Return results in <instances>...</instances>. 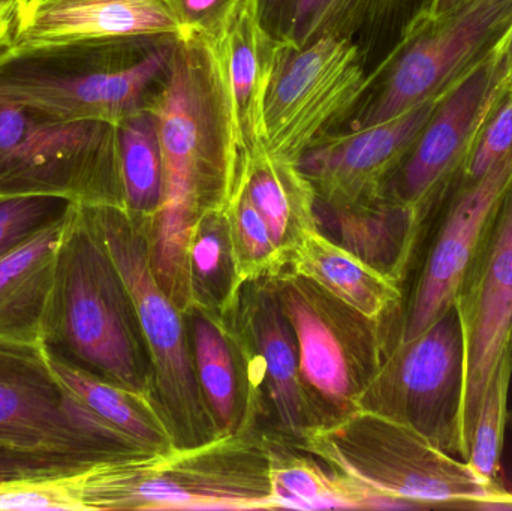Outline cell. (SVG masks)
Here are the masks:
<instances>
[{
    "mask_svg": "<svg viewBox=\"0 0 512 511\" xmlns=\"http://www.w3.org/2000/svg\"><path fill=\"white\" fill-rule=\"evenodd\" d=\"M512 185V150L474 182L451 192L408 308L399 341H409L432 326L456 302L460 285Z\"/></svg>",
    "mask_w": 512,
    "mask_h": 511,
    "instance_id": "2e32d148",
    "label": "cell"
},
{
    "mask_svg": "<svg viewBox=\"0 0 512 511\" xmlns=\"http://www.w3.org/2000/svg\"><path fill=\"white\" fill-rule=\"evenodd\" d=\"M72 201L50 195L2 198L0 200V257L33 234L62 219Z\"/></svg>",
    "mask_w": 512,
    "mask_h": 511,
    "instance_id": "1f68e13d",
    "label": "cell"
},
{
    "mask_svg": "<svg viewBox=\"0 0 512 511\" xmlns=\"http://www.w3.org/2000/svg\"><path fill=\"white\" fill-rule=\"evenodd\" d=\"M83 510H274L264 429L75 476Z\"/></svg>",
    "mask_w": 512,
    "mask_h": 511,
    "instance_id": "277c9868",
    "label": "cell"
},
{
    "mask_svg": "<svg viewBox=\"0 0 512 511\" xmlns=\"http://www.w3.org/2000/svg\"><path fill=\"white\" fill-rule=\"evenodd\" d=\"M119 269L140 321L153 371L155 399L177 449L218 440L195 372L185 312L165 294L149 258V225L116 206H86Z\"/></svg>",
    "mask_w": 512,
    "mask_h": 511,
    "instance_id": "5b68a950",
    "label": "cell"
},
{
    "mask_svg": "<svg viewBox=\"0 0 512 511\" xmlns=\"http://www.w3.org/2000/svg\"><path fill=\"white\" fill-rule=\"evenodd\" d=\"M430 0H331L315 36L352 38L358 45L387 44L388 56L408 36ZM387 56V57H388Z\"/></svg>",
    "mask_w": 512,
    "mask_h": 511,
    "instance_id": "f1b7e54d",
    "label": "cell"
},
{
    "mask_svg": "<svg viewBox=\"0 0 512 511\" xmlns=\"http://www.w3.org/2000/svg\"><path fill=\"white\" fill-rule=\"evenodd\" d=\"M27 195L123 209L114 125L63 122L0 99V200Z\"/></svg>",
    "mask_w": 512,
    "mask_h": 511,
    "instance_id": "ba28073f",
    "label": "cell"
},
{
    "mask_svg": "<svg viewBox=\"0 0 512 511\" xmlns=\"http://www.w3.org/2000/svg\"><path fill=\"white\" fill-rule=\"evenodd\" d=\"M294 5L295 0H259L262 23L279 41H285Z\"/></svg>",
    "mask_w": 512,
    "mask_h": 511,
    "instance_id": "74e56055",
    "label": "cell"
},
{
    "mask_svg": "<svg viewBox=\"0 0 512 511\" xmlns=\"http://www.w3.org/2000/svg\"><path fill=\"white\" fill-rule=\"evenodd\" d=\"M330 2L331 0H295L291 23L283 42L295 50L309 44Z\"/></svg>",
    "mask_w": 512,
    "mask_h": 511,
    "instance_id": "d590c367",
    "label": "cell"
},
{
    "mask_svg": "<svg viewBox=\"0 0 512 511\" xmlns=\"http://www.w3.org/2000/svg\"><path fill=\"white\" fill-rule=\"evenodd\" d=\"M511 350H512V339H511Z\"/></svg>",
    "mask_w": 512,
    "mask_h": 511,
    "instance_id": "f6af8a7d",
    "label": "cell"
},
{
    "mask_svg": "<svg viewBox=\"0 0 512 511\" xmlns=\"http://www.w3.org/2000/svg\"><path fill=\"white\" fill-rule=\"evenodd\" d=\"M280 305L298 345L301 383L315 428L357 411L393 345L388 323L355 311L291 269L273 278Z\"/></svg>",
    "mask_w": 512,
    "mask_h": 511,
    "instance_id": "52a82bcc",
    "label": "cell"
},
{
    "mask_svg": "<svg viewBox=\"0 0 512 511\" xmlns=\"http://www.w3.org/2000/svg\"><path fill=\"white\" fill-rule=\"evenodd\" d=\"M246 192L288 269L301 242L318 231L315 188L297 162L277 158L264 149L249 168Z\"/></svg>",
    "mask_w": 512,
    "mask_h": 511,
    "instance_id": "d4e9b609",
    "label": "cell"
},
{
    "mask_svg": "<svg viewBox=\"0 0 512 511\" xmlns=\"http://www.w3.org/2000/svg\"><path fill=\"white\" fill-rule=\"evenodd\" d=\"M195 372L219 435L259 428V410L248 359L225 318L194 306L186 312Z\"/></svg>",
    "mask_w": 512,
    "mask_h": 511,
    "instance_id": "44dd1931",
    "label": "cell"
},
{
    "mask_svg": "<svg viewBox=\"0 0 512 511\" xmlns=\"http://www.w3.org/2000/svg\"><path fill=\"white\" fill-rule=\"evenodd\" d=\"M499 54L501 50L439 98L408 156L388 180L385 191L417 209L424 219L453 192L481 128L507 95Z\"/></svg>",
    "mask_w": 512,
    "mask_h": 511,
    "instance_id": "5bb4252c",
    "label": "cell"
},
{
    "mask_svg": "<svg viewBox=\"0 0 512 511\" xmlns=\"http://www.w3.org/2000/svg\"><path fill=\"white\" fill-rule=\"evenodd\" d=\"M44 344L105 380L155 399L131 294L81 204L69 213Z\"/></svg>",
    "mask_w": 512,
    "mask_h": 511,
    "instance_id": "7a4b0ae2",
    "label": "cell"
},
{
    "mask_svg": "<svg viewBox=\"0 0 512 511\" xmlns=\"http://www.w3.org/2000/svg\"><path fill=\"white\" fill-rule=\"evenodd\" d=\"M499 66L502 72V89L505 93L512 92V32L505 41L499 54Z\"/></svg>",
    "mask_w": 512,
    "mask_h": 511,
    "instance_id": "ab89813d",
    "label": "cell"
},
{
    "mask_svg": "<svg viewBox=\"0 0 512 511\" xmlns=\"http://www.w3.org/2000/svg\"><path fill=\"white\" fill-rule=\"evenodd\" d=\"M47 348L48 363L60 383L92 413L156 455L176 450L173 435L155 399L99 377Z\"/></svg>",
    "mask_w": 512,
    "mask_h": 511,
    "instance_id": "484cf974",
    "label": "cell"
},
{
    "mask_svg": "<svg viewBox=\"0 0 512 511\" xmlns=\"http://www.w3.org/2000/svg\"><path fill=\"white\" fill-rule=\"evenodd\" d=\"M462 0H430L429 5H427L426 11L421 15L418 23L415 24V27L420 26V24L426 23V21L435 20V18L442 17V15L450 12L451 9L456 8ZM409 35V33H408Z\"/></svg>",
    "mask_w": 512,
    "mask_h": 511,
    "instance_id": "60d3db41",
    "label": "cell"
},
{
    "mask_svg": "<svg viewBox=\"0 0 512 511\" xmlns=\"http://www.w3.org/2000/svg\"><path fill=\"white\" fill-rule=\"evenodd\" d=\"M164 158V201L147 228L153 275L182 312L194 306L188 252L192 228L227 201L224 132L206 54L197 38L176 44L164 87L149 102Z\"/></svg>",
    "mask_w": 512,
    "mask_h": 511,
    "instance_id": "6da1fadb",
    "label": "cell"
},
{
    "mask_svg": "<svg viewBox=\"0 0 512 511\" xmlns=\"http://www.w3.org/2000/svg\"><path fill=\"white\" fill-rule=\"evenodd\" d=\"M264 438L274 510H397L391 501L361 491L288 438L265 429Z\"/></svg>",
    "mask_w": 512,
    "mask_h": 511,
    "instance_id": "603a6c76",
    "label": "cell"
},
{
    "mask_svg": "<svg viewBox=\"0 0 512 511\" xmlns=\"http://www.w3.org/2000/svg\"><path fill=\"white\" fill-rule=\"evenodd\" d=\"M288 269L324 288L370 320L391 321L402 290L360 258L313 231L298 246Z\"/></svg>",
    "mask_w": 512,
    "mask_h": 511,
    "instance_id": "cb8c5ba5",
    "label": "cell"
},
{
    "mask_svg": "<svg viewBox=\"0 0 512 511\" xmlns=\"http://www.w3.org/2000/svg\"><path fill=\"white\" fill-rule=\"evenodd\" d=\"M0 450L66 459L89 468L156 455L72 395L45 344L0 339Z\"/></svg>",
    "mask_w": 512,
    "mask_h": 511,
    "instance_id": "8992f818",
    "label": "cell"
},
{
    "mask_svg": "<svg viewBox=\"0 0 512 511\" xmlns=\"http://www.w3.org/2000/svg\"><path fill=\"white\" fill-rule=\"evenodd\" d=\"M20 20L18 0H0V68L8 63L9 51L14 44Z\"/></svg>",
    "mask_w": 512,
    "mask_h": 511,
    "instance_id": "f35d334b",
    "label": "cell"
},
{
    "mask_svg": "<svg viewBox=\"0 0 512 511\" xmlns=\"http://www.w3.org/2000/svg\"><path fill=\"white\" fill-rule=\"evenodd\" d=\"M176 41L129 59L132 45L75 48L23 57L0 68V99L63 122L117 125L146 105L150 86L168 71Z\"/></svg>",
    "mask_w": 512,
    "mask_h": 511,
    "instance_id": "9c48e42d",
    "label": "cell"
},
{
    "mask_svg": "<svg viewBox=\"0 0 512 511\" xmlns=\"http://www.w3.org/2000/svg\"><path fill=\"white\" fill-rule=\"evenodd\" d=\"M197 39L206 54L221 116L228 200L245 188L255 156L265 149L268 92L283 54L291 47L265 29L259 0H231Z\"/></svg>",
    "mask_w": 512,
    "mask_h": 511,
    "instance_id": "7c38bea8",
    "label": "cell"
},
{
    "mask_svg": "<svg viewBox=\"0 0 512 511\" xmlns=\"http://www.w3.org/2000/svg\"><path fill=\"white\" fill-rule=\"evenodd\" d=\"M51 2H56V0H36L35 6H33L32 9L38 8V6H41V5H47V3H51ZM32 9H30V11H32ZM29 12H27V14H29ZM23 17H24V15H23Z\"/></svg>",
    "mask_w": 512,
    "mask_h": 511,
    "instance_id": "7bdbcfd3",
    "label": "cell"
},
{
    "mask_svg": "<svg viewBox=\"0 0 512 511\" xmlns=\"http://www.w3.org/2000/svg\"><path fill=\"white\" fill-rule=\"evenodd\" d=\"M189 287L194 306L231 318L243 284L224 207L207 210L195 222L189 240Z\"/></svg>",
    "mask_w": 512,
    "mask_h": 511,
    "instance_id": "4316f807",
    "label": "cell"
},
{
    "mask_svg": "<svg viewBox=\"0 0 512 511\" xmlns=\"http://www.w3.org/2000/svg\"><path fill=\"white\" fill-rule=\"evenodd\" d=\"M512 32V0H462L409 32L384 60L382 84L351 129L387 122L421 102L441 98L498 53Z\"/></svg>",
    "mask_w": 512,
    "mask_h": 511,
    "instance_id": "8fae6325",
    "label": "cell"
},
{
    "mask_svg": "<svg viewBox=\"0 0 512 511\" xmlns=\"http://www.w3.org/2000/svg\"><path fill=\"white\" fill-rule=\"evenodd\" d=\"M114 128L123 209L132 218L150 225L164 201V158L158 119L146 104Z\"/></svg>",
    "mask_w": 512,
    "mask_h": 511,
    "instance_id": "83f0119b",
    "label": "cell"
},
{
    "mask_svg": "<svg viewBox=\"0 0 512 511\" xmlns=\"http://www.w3.org/2000/svg\"><path fill=\"white\" fill-rule=\"evenodd\" d=\"M456 303L465 341L463 437L471 450L484 393L511 347L512 185L466 272Z\"/></svg>",
    "mask_w": 512,
    "mask_h": 511,
    "instance_id": "9a60e30c",
    "label": "cell"
},
{
    "mask_svg": "<svg viewBox=\"0 0 512 511\" xmlns=\"http://www.w3.org/2000/svg\"><path fill=\"white\" fill-rule=\"evenodd\" d=\"M233 237L237 269L243 284L274 278L286 269L270 230L252 204L246 186L228 198L224 206Z\"/></svg>",
    "mask_w": 512,
    "mask_h": 511,
    "instance_id": "4dcf8cb0",
    "label": "cell"
},
{
    "mask_svg": "<svg viewBox=\"0 0 512 511\" xmlns=\"http://www.w3.org/2000/svg\"><path fill=\"white\" fill-rule=\"evenodd\" d=\"M18 3H20L21 17H23L35 6L36 0H18Z\"/></svg>",
    "mask_w": 512,
    "mask_h": 511,
    "instance_id": "b9f144b4",
    "label": "cell"
},
{
    "mask_svg": "<svg viewBox=\"0 0 512 511\" xmlns=\"http://www.w3.org/2000/svg\"><path fill=\"white\" fill-rule=\"evenodd\" d=\"M512 150V92L502 98L478 134L460 183L474 182ZM456 185V186H457ZM454 186V188H456Z\"/></svg>",
    "mask_w": 512,
    "mask_h": 511,
    "instance_id": "836d02e7",
    "label": "cell"
},
{
    "mask_svg": "<svg viewBox=\"0 0 512 511\" xmlns=\"http://www.w3.org/2000/svg\"><path fill=\"white\" fill-rule=\"evenodd\" d=\"M508 422H510L511 429H512V410L510 411V413H508Z\"/></svg>",
    "mask_w": 512,
    "mask_h": 511,
    "instance_id": "ee69618b",
    "label": "cell"
},
{
    "mask_svg": "<svg viewBox=\"0 0 512 511\" xmlns=\"http://www.w3.org/2000/svg\"><path fill=\"white\" fill-rule=\"evenodd\" d=\"M227 321L248 359L259 419L270 422L271 432L298 443L315 425L301 383L297 338L273 278L246 282Z\"/></svg>",
    "mask_w": 512,
    "mask_h": 511,
    "instance_id": "e0dca14e",
    "label": "cell"
},
{
    "mask_svg": "<svg viewBox=\"0 0 512 511\" xmlns=\"http://www.w3.org/2000/svg\"><path fill=\"white\" fill-rule=\"evenodd\" d=\"M83 471L86 468L66 459L0 450V485L15 480L75 476Z\"/></svg>",
    "mask_w": 512,
    "mask_h": 511,
    "instance_id": "e575fe53",
    "label": "cell"
},
{
    "mask_svg": "<svg viewBox=\"0 0 512 511\" xmlns=\"http://www.w3.org/2000/svg\"><path fill=\"white\" fill-rule=\"evenodd\" d=\"M438 101L421 102L378 125L334 137L322 135L297 162L319 200L354 204L384 194L388 180L408 156Z\"/></svg>",
    "mask_w": 512,
    "mask_h": 511,
    "instance_id": "d6986e66",
    "label": "cell"
},
{
    "mask_svg": "<svg viewBox=\"0 0 512 511\" xmlns=\"http://www.w3.org/2000/svg\"><path fill=\"white\" fill-rule=\"evenodd\" d=\"M191 41L168 0H56L21 17L8 63L75 48Z\"/></svg>",
    "mask_w": 512,
    "mask_h": 511,
    "instance_id": "ac0fdd59",
    "label": "cell"
},
{
    "mask_svg": "<svg viewBox=\"0 0 512 511\" xmlns=\"http://www.w3.org/2000/svg\"><path fill=\"white\" fill-rule=\"evenodd\" d=\"M426 219L417 209L385 191L354 204L316 198V227L336 245L402 285Z\"/></svg>",
    "mask_w": 512,
    "mask_h": 511,
    "instance_id": "ffe728a7",
    "label": "cell"
},
{
    "mask_svg": "<svg viewBox=\"0 0 512 511\" xmlns=\"http://www.w3.org/2000/svg\"><path fill=\"white\" fill-rule=\"evenodd\" d=\"M168 2L177 17L188 27L192 36L197 38L221 17L231 0H168Z\"/></svg>",
    "mask_w": 512,
    "mask_h": 511,
    "instance_id": "8d00e7d4",
    "label": "cell"
},
{
    "mask_svg": "<svg viewBox=\"0 0 512 511\" xmlns=\"http://www.w3.org/2000/svg\"><path fill=\"white\" fill-rule=\"evenodd\" d=\"M75 476L3 483L0 485V510H83L75 492Z\"/></svg>",
    "mask_w": 512,
    "mask_h": 511,
    "instance_id": "d6a6232c",
    "label": "cell"
},
{
    "mask_svg": "<svg viewBox=\"0 0 512 511\" xmlns=\"http://www.w3.org/2000/svg\"><path fill=\"white\" fill-rule=\"evenodd\" d=\"M465 341L457 303L409 341L394 342L357 410L414 429L433 446L466 462L463 437Z\"/></svg>",
    "mask_w": 512,
    "mask_h": 511,
    "instance_id": "30bf717a",
    "label": "cell"
},
{
    "mask_svg": "<svg viewBox=\"0 0 512 511\" xmlns=\"http://www.w3.org/2000/svg\"><path fill=\"white\" fill-rule=\"evenodd\" d=\"M72 207L62 219L0 257V339L44 344Z\"/></svg>",
    "mask_w": 512,
    "mask_h": 511,
    "instance_id": "7402d4cb",
    "label": "cell"
},
{
    "mask_svg": "<svg viewBox=\"0 0 512 511\" xmlns=\"http://www.w3.org/2000/svg\"><path fill=\"white\" fill-rule=\"evenodd\" d=\"M370 81L363 51L352 38L324 33L303 48H288L268 92L265 149L298 162Z\"/></svg>",
    "mask_w": 512,
    "mask_h": 511,
    "instance_id": "4fadbf2b",
    "label": "cell"
},
{
    "mask_svg": "<svg viewBox=\"0 0 512 511\" xmlns=\"http://www.w3.org/2000/svg\"><path fill=\"white\" fill-rule=\"evenodd\" d=\"M512 381V350L505 351L484 393L477 425L472 435L468 465L487 482L505 486L501 477L505 425L508 422V395Z\"/></svg>",
    "mask_w": 512,
    "mask_h": 511,
    "instance_id": "f546056e",
    "label": "cell"
},
{
    "mask_svg": "<svg viewBox=\"0 0 512 511\" xmlns=\"http://www.w3.org/2000/svg\"><path fill=\"white\" fill-rule=\"evenodd\" d=\"M295 444L397 510H511L505 486L487 482L414 429L370 411L312 429Z\"/></svg>",
    "mask_w": 512,
    "mask_h": 511,
    "instance_id": "3957f363",
    "label": "cell"
}]
</instances>
